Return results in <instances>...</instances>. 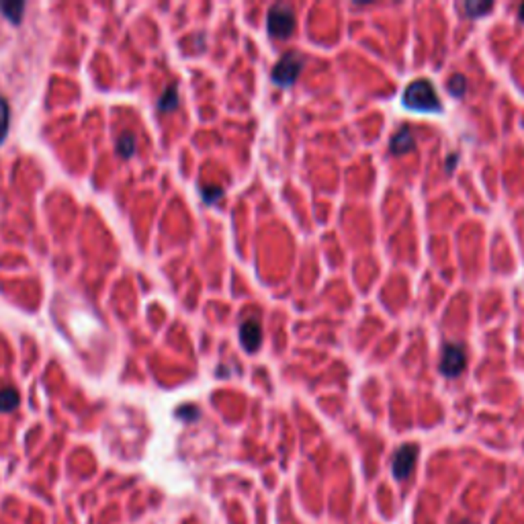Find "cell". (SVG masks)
<instances>
[{"label": "cell", "mask_w": 524, "mask_h": 524, "mask_svg": "<svg viewBox=\"0 0 524 524\" xmlns=\"http://www.w3.org/2000/svg\"><path fill=\"white\" fill-rule=\"evenodd\" d=\"M416 459H418V446L408 442L403 446H399L393 455V463H392V471L393 478L397 481H405L412 471H414V465H416Z\"/></svg>", "instance_id": "obj_4"}, {"label": "cell", "mask_w": 524, "mask_h": 524, "mask_svg": "<svg viewBox=\"0 0 524 524\" xmlns=\"http://www.w3.org/2000/svg\"><path fill=\"white\" fill-rule=\"evenodd\" d=\"M518 17H521V21H523V23H524V4H523V6H521V10H518Z\"/></svg>", "instance_id": "obj_17"}, {"label": "cell", "mask_w": 524, "mask_h": 524, "mask_svg": "<svg viewBox=\"0 0 524 524\" xmlns=\"http://www.w3.org/2000/svg\"><path fill=\"white\" fill-rule=\"evenodd\" d=\"M240 342L246 352H256L262 344V328L259 317H248L240 324Z\"/></svg>", "instance_id": "obj_6"}, {"label": "cell", "mask_w": 524, "mask_h": 524, "mask_svg": "<svg viewBox=\"0 0 524 524\" xmlns=\"http://www.w3.org/2000/svg\"><path fill=\"white\" fill-rule=\"evenodd\" d=\"M176 107H178V88L173 85V87L166 88L164 94L160 96V101H158V111H160V113H171V111H175Z\"/></svg>", "instance_id": "obj_8"}, {"label": "cell", "mask_w": 524, "mask_h": 524, "mask_svg": "<svg viewBox=\"0 0 524 524\" xmlns=\"http://www.w3.org/2000/svg\"><path fill=\"white\" fill-rule=\"evenodd\" d=\"M23 10H25V2H0V12L10 21V23H21V17H23Z\"/></svg>", "instance_id": "obj_9"}, {"label": "cell", "mask_w": 524, "mask_h": 524, "mask_svg": "<svg viewBox=\"0 0 524 524\" xmlns=\"http://www.w3.org/2000/svg\"><path fill=\"white\" fill-rule=\"evenodd\" d=\"M302 70H304V58L297 51H289L272 68V80L279 87H291L299 78Z\"/></svg>", "instance_id": "obj_3"}, {"label": "cell", "mask_w": 524, "mask_h": 524, "mask_svg": "<svg viewBox=\"0 0 524 524\" xmlns=\"http://www.w3.org/2000/svg\"><path fill=\"white\" fill-rule=\"evenodd\" d=\"M463 8H465L467 17H483L485 12H489L494 8V2H473V0H469V2L463 4Z\"/></svg>", "instance_id": "obj_13"}, {"label": "cell", "mask_w": 524, "mask_h": 524, "mask_svg": "<svg viewBox=\"0 0 524 524\" xmlns=\"http://www.w3.org/2000/svg\"><path fill=\"white\" fill-rule=\"evenodd\" d=\"M457 524H473V523H469V521H461V523H457Z\"/></svg>", "instance_id": "obj_18"}, {"label": "cell", "mask_w": 524, "mask_h": 524, "mask_svg": "<svg viewBox=\"0 0 524 524\" xmlns=\"http://www.w3.org/2000/svg\"><path fill=\"white\" fill-rule=\"evenodd\" d=\"M117 154L121 158H131L135 154V135L131 131H125L117 137Z\"/></svg>", "instance_id": "obj_10"}, {"label": "cell", "mask_w": 524, "mask_h": 524, "mask_svg": "<svg viewBox=\"0 0 524 524\" xmlns=\"http://www.w3.org/2000/svg\"><path fill=\"white\" fill-rule=\"evenodd\" d=\"M201 195L205 203H216L223 197V189L221 186H201Z\"/></svg>", "instance_id": "obj_15"}, {"label": "cell", "mask_w": 524, "mask_h": 524, "mask_svg": "<svg viewBox=\"0 0 524 524\" xmlns=\"http://www.w3.org/2000/svg\"><path fill=\"white\" fill-rule=\"evenodd\" d=\"M401 103L412 111H424V113H435V111L442 109L437 88L433 87V82H428L424 78L414 80L412 85L405 87Z\"/></svg>", "instance_id": "obj_1"}, {"label": "cell", "mask_w": 524, "mask_h": 524, "mask_svg": "<svg viewBox=\"0 0 524 524\" xmlns=\"http://www.w3.org/2000/svg\"><path fill=\"white\" fill-rule=\"evenodd\" d=\"M416 146V139H414V133L410 131V128H401L395 135L392 137V154H405V152H412Z\"/></svg>", "instance_id": "obj_7"}, {"label": "cell", "mask_w": 524, "mask_h": 524, "mask_svg": "<svg viewBox=\"0 0 524 524\" xmlns=\"http://www.w3.org/2000/svg\"><path fill=\"white\" fill-rule=\"evenodd\" d=\"M176 416L184 418V420H197L199 418V410L195 405H182V408H178Z\"/></svg>", "instance_id": "obj_16"}, {"label": "cell", "mask_w": 524, "mask_h": 524, "mask_svg": "<svg viewBox=\"0 0 524 524\" xmlns=\"http://www.w3.org/2000/svg\"><path fill=\"white\" fill-rule=\"evenodd\" d=\"M266 29L274 40H287L295 29V12L287 4H274L266 15Z\"/></svg>", "instance_id": "obj_2"}, {"label": "cell", "mask_w": 524, "mask_h": 524, "mask_svg": "<svg viewBox=\"0 0 524 524\" xmlns=\"http://www.w3.org/2000/svg\"><path fill=\"white\" fill-rule=\"evenodd\" d=\"M446 88H448V92H451L453 96H463L465 90H467V80H465L463 74H453V76L448 78V82H446Z\"/></svg>", "instance_id": "obj_14"}, {"label": "cell", "mask_w": 524, "mask_h": 524, "mask_svg": "<svg viewBox=\"0 0 524 524\" xmlns=\"http://www.w3.org/2000/svg\"><path fill=\"white\" fill-rule=\"evenodd\" d=\"M19 405V393L12 387L0 390V412H12Z\"/></svg>", "instance_id": "obj_11"}, {"label": "cell", "mask_w": 524, "mask_h": 524, "mask_svg": "<svg viewBox=\"0 0 524 524\" xmlns=\"http://www.w3.org/2000/svg\"><path fill=\"white\" fill-rule=\"evenodd\" d=\"M8 128H10V107H8L6 98L0 96V143L4 141Z\"/></svg>", "instance_id": "obj_12"}, {"label": "cell", "mask_w": 524, "mask_h": 524, "mask_svg": "<svg viewBox=\"0 0 524 524\" xmlns=\"http://www.w3.org/2000/svg\"><path fill=\"white\" fill-rule=\"evenodd\" d=\"M467 363L465 349L461 344H446L442 350V358H440V371L446 377H457L463 373Z\"/></svg>", "instance_id": "obj_5"}]
</instances>
